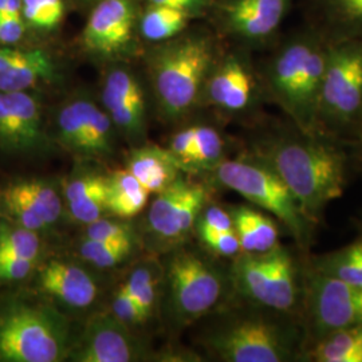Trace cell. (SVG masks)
I'll return each mask as SVG.
<instances>
[{"label":"cell","instance_id":"obj_1","mask_svg":"<svg viewBox=\"0 0 362 362\" xmlns=\"http://www.w3.org/2000/svg\"><path fill=\"white\" fill-rule=\"evenodd\" d=\"M344 144L322 133H308L285 118L254 141L248 155L285 182L309 219L320 227L325 211L348 185L350 156Z\"/></svg>","mask_w":362,"mask_h":362},{"label":"cell","instance_id":"obj_2","mask_svg":"<svg viewBox=\"0 0 362 362\" xmlns=\"http://www.w3.org/2000/svg\"><path fill=\"white\" fill-rule=\"evenodd\" d=\"M199 342L223 362H302L305 330L299 317L230 298L204 320ZM200 321V322H202Z\"/></svg>","mask_w":362,"mask_h":362},{"label":"cell","instance_id":"obj_3","mask_svg":"<svg viewBox=\"0 0 362 362\" xmlns=\"http://www.w3.org/2000/svg\"><path fill=\"white\" fill-rule=\"evenodd\" d=\"M329 38L318 27L300 28L278 40L259 73L266 98L287 119L308 133H320L317 109L324 79Z\"/></svg>","mask_w":362,"mask_h":362},{"label":"cell","instance_id":"obj_4","mask_svg":"<svg viewBox=\"0 0 362 362\" xmlns=\"http://www.w3.org/2000/svg\"><path fill=\"white\" fill-rule=\"evenodd\" d=\"M221 50L207 33L168 39L149 57V74L164 116L180 118L202 104L208 77Z\"/></svg>","mask_w":362,"mask_h":362},{"label":"cell","instance_id":"obj_5","mask_svg":"<svg viewBox=\"0 0 362 362\" xmlns=\"http://www.w3.org/2000/svg\"><path fill=\"white\" fill-rule=\"evenodd\" d=\"M74 338L70 321L39 296L0 300V362H62Z\"/></svg>","mask_w":362,"mask_h":362},{"label":"cell","instance_id":"obj_6","mask_svg":"<svg viewBox=\"0 0 362 362\" xmlns=\"http://www.w3.org/2000/svg\"><path fill=\"white\" fill-rule=\"evenodd\" d=\"M308 257L282 243L266 252H240L228 267L233 296L300 318Z\"/></svg>","mask_w":362,"mask_h":362},{"label":"cell","instance_id":"obj_7","mask_svg":"<svg viewBox=\"0 0 362 362\" xmlns=\"http://www.w3.org/2000/svg\"><path fill=\"white\" fill-rule=\"evenodd\" d=\"M208 175L218 185L235 191L278 220L294 245L309 254L318 226L305 215L294 194L267 165L247 153L239 158H226Z\"/></svg>","mask_w":362,"mask_h":362},{"label":"cell","instance_id":"obj_8","mask_svg":"<svg viewBox=\"0 0 362 362\" xmlns=\"http://www.w3.org/2000/svg\"><path fill=\"white\" fill-rule=\"evenodd\" d=\"M317 128L341 143H356L362 128V38L329 39Z\"/></svg>","mask_w":362,"mask_h":362},{"label":"cell","instance_id":"obj_9","mask_svg":"<svg viewBox=\"0 0 362 362\" xmlns=\"http://www.w3.org/2000/svg\"><path fill=\"white\" fill-rule=\"evenodd\" d=\"M163 282L169 317L177 327L200 322L233 297L230 270L184 245L170 254Z\"/></svg>","mask_w":362,"mask_h":362},{"label":"cell","instance_id":"obj_10","mask_svg":"<svg viewBox=\"0 0 362 362\" xmlns=\"http://www.w3.org/2000/svg\"><path fill=\"white\" fill-rule=\"evenodd\" d=\"M300 321L305 330V351L325 336L362 322L361 287L315 272L308 262Z\"/></svg>","mask_w":362,"mask_h":362},{"label":"cell","instance_id":"obj_11","mask_svg":"<svg viewBox=\"0 0 362 362\" xmlns=\"http://www.w3.org/2000/svg\"><path fill=\"white\" fill-rule=\"evenodd\" d=\"M209 202L207 187L180 176L156 194L146 215V231L158 246L176 248L194 233L200 212Z\"/></svg>","mask_w":362,"mask_h":362},{"label":"cell","instance_id":"obj_12","mask_svg":"<svg viewBox=\"0 0 362 362\" xmlns=\"http://www.w3.org/2000/svg\"><path fill=\"white\" fill-rule=\"evenodd\" d=\"M266 98L260 74L245 50L220 54L204 86L202 104L228 116H242L255 110Z\"/></svg>","mask_w":362,"mask_h":362},{"label":"cell","instance_id":"obj_13","mask_svg":"<svg viewBox=\"0 0 362 362\" xmlns=\"http://www.w3.org/2000/svg\"><path fill=\"white\" fill-rule=\"evenodd\" d=\"M294 0H214L209 13L221 34L250 47L278 38Z\"/></svg>","mask_w":362,"mask_h":362},{"label":"cell","instance_id":"obj_14","mask_svg":"<svg viewBox=\"0 0 362 362\" xmlns=\"http://www.w3.org/2000/svg\"><path fill=\"white\" fill-rule=\"evenodd\" d=\"M64 209V191L50 179H16L0 188V218L43 236L62 219Z\"/></svg>","mask_w":362,"mask_h":362},{"label":"cell","instance_id":"obj_15","mask_svg":"<svg viewBox=\"0 0 362 362\" xmlns=\"http://www.w3.org/2000/svg\"><path fill=\"white\" fill-rule=\"evenodd\" d=\"M39 296L61 311L89 310L101 294V281L85 262L42 259L33 275Z\"/></svg>","mask_w":362,"mask_h":362},{"label":"cell","instance_id":"obj_16","mask_svg":"<svg viewBox=\"0 0 362 362\" xmlns=\"http://www.w3.org/2000/svg\"><path fill=\"white\" fill-rule=\"evenodd\" d=\"M52 140L34 91H0V151L13 156L49 152Z\"/></svg>","mask_w":362,"mask_h":362},{"label":"cell","instance_id":"obj_17","mask_svg":"<svg viewBox=\"0 0 362 362\" xmlns=\"http://www.w3.org/2000/svg\"><path fill=\"white\" fill-rule=\"evenodd\" d=\"M143 345L133 329L110 313L89 317L81 336L73 341L67 360L74 362H134L144 360Z\"/></svg>","mask_w":362,"mask_h":362},{"label":"cell","instance_id":"obj_18","mask_svg":"<svg viewBox=\"0 0 362 362\" xmlns=\"http://www.w3.org/2000/svg\"><path fill=\"white\" fill-rule=\"evenodd\" d=\"M136 22V0H101L83 28V46L100 57H117L129 49Z\"/></svg>","mask_w":362,"mask_h":362},{"label":"cell","instance_id":"obj_19","mask_svg":"<svg viewBox=\"0 0 362 362\" xmlns=\"http://www.w3.org/2000/svg\"><path fill=\"white\" fill-rule=\"evenodd\" d=\"M105 112L116 129L132 141L141 140L146 129V104L137 77L124 67L112 69L103 88Z\"/></svg>","mask_w":362,"mask_h":362},{"label":"cell","instance_id":"obj_20","mask_svg":"<svg viewBox=\"0 0 362 362\" xmlns=\"http://www.w3.org/2000/svg\"><path fill=\"white\" fill-rule=\"evenodd\" d=\"M61 78L52 54L39 47L0 46V91H34Z\"/></svg>","mask_w":362,"mask_h":362},{"label":"cell","instance_id":"obj_21","mask_svg":"<svg viewBox=\"0 0 362 362\" xmlns=\"http://www.w3.org/2000/svg\"><path fill=\"white\" fill-rule=\"evenodd\" d=\"M107 176L97 170H79L66 181L65 207L76 223L86 226L105 216Z\"/></svg>","mask_w":362,"mask_h":362},{"label":"cell","instance_id":"obj_22","mask_svg":"<svg viewBox=\"0 0 362 362\" xmlns=\"http://www.w3.org/2000/svg\"><path fill=\"white\" fill-rule=\"evenodd\" d=\"M127 169L151 194L163 192L182 173L179 163L168 149L157 145L134 148L127 160Z\"/></svg>","mask_w":362,"mask_h":362},{"label":"cell","instance_id":"obj_23","mask_svg":"<svg viewBox=\"0 0 362 362\" xmlns=\"http://www.w3.org/2000/svg\"><path fill=\"white\" fill-rule=\"evenodd\" d=\"M242 252H266L281 245V224L260 208L247 204L228 207Z\"/></svg>","mask_w":362,"mask_h":362},{"label":"cell","instance_id":"obj_24","mask_svg":"<svg viewBox=\"0 0 362 362\" xmlns=\"http://www.w3.org/2000/svg\"><path fill=\"white\" fill-rule=\"evenodd\" d=\"M145 189L128 169H117L107 175L106 212L110 216L129 220L140 215L149 202Z\"/></svg>","mask_w":362,"mask_h":362},{"label":"cell","instance_id":"obj_25","mask_svg":"<svg viewBox=\"0 0 362 362\" xmlns=\"http://www.w3.org/2000/svg\"><path fill=\"white\" fill-rule=\"evenodd\" d=\"M329 39L362 38V0H314ZM317 27V26H315Z\"/></svg>","mask_w":362,"mask_h":362},{"label":"cell","instance_id":"obj_26","mask_svg":"<svg viewBox=\"0 0 362 362\" xmlns=\"http://www.w3.org/2000/svg\"><path fill=\"white\" fill-rule=\"evenodd\" d=\"M302 362H362V322L321 338L305 351Z\"/></svg>","mask_w":362,"mask_h":362},{"label":"cell","instance_id":"obj_27","mask_svg":"<svg viewBox=\"0 0 362 362\" xmlns=\"http://www.w3.org/2000/svg\"><path fill=\"white\" fill-rule=\"evenodd\" d=\"M311 269L362 288V233L349 245L322 255L308 257Z\"/></svg>","mask_w":362,"mask_h":362},{"label":"cell","instance_id":"obj_28","mask_svg":"<svg viewBox=\"0 0 362 362\" xmlns=\"http://www.w3.org/2000/svg\"><path fill=\"white\" fill-rule=\"evenodd\" d=\"M115 124L94 101L88 107L81 160H106L115 155Z\"/></svg>","mask_w":362,"mask_h":362},{"label":"cell","instance_id":"obj_29","mask_svg":"<svg viewBox=\"0 0 362 362\" xmlns=\"http://www.w3.org/2000/svg\"><path fill=\"white\" fill-rule=\"evenodd\" d=\"M89 104L90 98L83 95L76 97L61 106L55 118L57 143L78 158L81 155Z\"/></svg>","mask_w":362,"mask_h":362},{"label":"cell","instance_id":"obj_30","mask_svg":"<svg viewBox=\"0 0 362 362\" xmlns=\"http://www.w3.org/2000/svg\"><path fill=\"white\" fill-rule=\"evenodd\" d=\"M226 149V139L215 127L203 124L194 125V151L185 161L182 170L208 173L227 158Z\"/></svg>","mask_w":362,"mask_h":362},{"label":"cell","instance_id":"obj_31","mask_svg":"<svg viewBox=\"0 0 362 362\" xmlns=\"http://www.w3.org/2000/svg\"><path fill=\"white\" fill-rule=\"evenodd\" d=\"M194 16L179 8L151 4L140 18V33L152 42H165L180 35Z\"/></svg>","mask_w":362,"mask_h":362},{"label":"cell","instance_id":"obj_32","mask_svg":"<svg viewBox=\"0 0 362 362\" xmlns=\"http://www.w3.org/2000/svg\"><path fill=\"white\" fill-rule=\"evenodd\" d=\"M43 235L0 218V257L43 259Z\"/></svg>","mask_w":362,"mask_h":362},{"label":"cell","instance_id":"obj_33","mask_svg":"<svg viewBox=\"0 0 362 362\" xmlns=\"http://www.w3.org/2000/svg\"><path fill=\"white\" fill-rule=\"evenodd\" d=\"M134 251V243L104 242L82 238L77 245L78 257L94 270H112L125 263Z\"/></svg>","mask_w":362,"mask_h":362},{"label":"cell","instance_id":"obj_34","mask_svg":"<svg viewBox=\"0 0 362 362\" xmlns=\"http://www.w3.org/2000/svg\"><path fill=\"white\" fill-rule=\"evenodd\" d=\"M66 13L65 0H22V16L28 26L52 30Z\"/></svg>","mask_w":362,"mask_h":362},{"label":"cell","instance_id":"obj_35","mask_svg":"<svg viewBox=\"0 0 362 362\" xmlns=\"http://www.w3.org/2000/svg\"><path fill=\"white\" fill-rule=\"evenodd\" d=\"M85 238L104 240V242H117V243H134L137 236L133 231V227L125 219L113 216L112 219L100 218L85 226Z\"/></svg>","mask_w":362,"mask_h":362},{"label":"cell","instance_id":"obj_36","mask_svg":"<svg viewBox=\"0 0 362 362\" xmlns=\"http://www.w3.org/2000/svg\"><path fill=\"white\" fill-rule=\"evenodd\" d=\"M110 313L116 317L117 320H119L122 324L127 325L133 330L148 322L144 317L140 306L137 305L134 298L128 293L124 284L118 286V288L112 297Z\"/></svg>","mask_w":362,"mask_h":362},{"label":"cell","instance_id":"obj_37","mask_svg":"<svg viewBox=\"0 0 362 362\" xmlns=\"http://www.w3.org/2000/svg\"><path fill=\"white\" fill-rule=\"evenodd\" d=\"M42 259L0 257V287L23 282L37 272Z\"/></svg>","mask_w":362,"mask_h":362},{"label":"cell","instance_id":"obj_38","mask_svg":"<svg viewBox=\"0 0 362 362\" xmlns=\"http://www.w3.org/2000/svg\"><path fill=\"white\" fill-rule=\"evenodd\" d=\"M209 254L218 258L233 259L242 252V247L235 231L206 233L197 235Z\"/></svg>","mask_w":362,"mask_h":362},{"label":"cell","instance_id":"obj_39","mask_svg":"<svg viewBox=\"0 0 362 362\" xmlns=\"http://www.w3.org/2000/svg\"><path fill=\"white\" fill-rule=\"evenodd\" d=\"M197 235L206 233L233 231V220L228 208L220 207L208 202L199 215L194 227Z\"/></svg>","mask_w":362,"mask_h":362},{"label":"cell","instance_id":"obj_40","mask_svg":"<svg viewBox=\"0 0 362 362\" xmlns=\"http://www.w3.org/2000/svg\"><path fill=\"white\" fill-rule=\"evenodd\" d=\"M194 146V125L188 127L185 129L177 132L170 143H169L168 151L172 156L176 158V161L179 163L181 169L184 167L185 161L188 160V157L192 153ZM184 172V170H182Z\"/></svg>","mask_w":362,"mask_h":362},{"label":"cell","instance_id":"obj_41","mask_svg":"<svg viewBox=\"0 0 362 362\" xmlns=\"http://www.w3.org/2000/svg\"><path fill=\"white\" fill-rule=\"evenodd\" d=\"M26 22L23 18L0 16V46H15L25 37Z\"/></svg>","mask_w":362,"mask_h":362},{"label":"cell","instance_id":"obj_42","mask_svg":"<svg viewBox=\"0 0 362 362\" xmlns=\"http://www.w3.org/2000/svg\"><path fill=\"white\" fill-rule=\"evenodd\" d=\"M182 1L187 7L188 13H191L192 16L209 13V8L214 3V0H182Z\"/></svg>","mask_w":362,"mask_h":362},{"label":"cell","instance_id":"obj_43","mask_svg":"<svg viewBox=\"0 0 362 362\" xmlns=\"http://www.w3.org/2000/svg\"><path fill=\"white\" fill-rule=\"evenodd\" d=\"M356 164L362 172V149H358V148H357V155H356Z\"/></svg>","mask_w":362,"mask_h":362},{"label":"cell","instance_id":"obj_44","mask_svg":"<svg viewBox=\"0 0 362 362\" xmlns=\"http://www.w3.org/2000/svg\"><path fill=\"white\" fill-rule=\"evenodd\" d=\"M354 145H356L358 149H362V128L361 130H360V133H358V137H357Z\"/></svg>","mask_w":362,"mask_h":362},{"label":"cell","instance_id":"obj_45","mask_svg":"<svg viewBox=\"0 0 362 362\" xmlns=\"http://www.w3.org/2000/svg\"><path fill=\"white\" fill-rule=\"evenodd\" d=\"M356 224H357V228H358L362 233V215L360 218H357V219H356Z\"/></svg>","mask_w":362,"mask_h":362}]
</instances>
